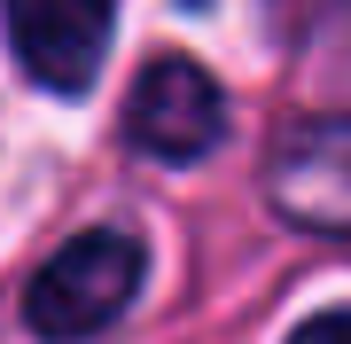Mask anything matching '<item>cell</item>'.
Segmentation results:
<instances>
[{
	"label": "cell",
	"instance_id": "obj_1",
	"mask_svg": "<svg viewBox=\"0 0 351 344\" xmlns=\"http://www.w3.org/2000/svg\"><path fill=\"white\" fill-rule=\"evenodd\" d=\"M133 290H141V242L117 235V227H94V235H71L63 251L32 274L24 321L47 344H78V336L110 329V321L133 306Z\"/></svg>",
	"mask_w": 351,
	"mask_h": 344
},
{
	"label": "cell",
	"instance_id": "obj_2",
	"mask_svg": "<svg viewBox=\"0 0 351 344\" xmlns=\"http://www.w3.org/2000/svg\"><path fill=\"white\" fill-rule=\"evenodd\" d=\"M125 133H133L141 157H156V165H195V157H211L219 133H226L219 78L203 63H188V55H156V63L133 78Z\"/></svg>",
	"mask_w": 351,
	"mask_h": 344
},
{
	"label": "cell",
	"instance_id": "obj_3",
	"mask_svg": "<svg viewBox=\"0 0 351 344\" xmlns=\"http://www.w3.org/2000/svg\"><path fill=\"white\" fill-rule=\"evenodd\" d=\"M265 196L289 227L351 235V117H304L265 157Z\"/></svg>",
	"mask_w": 351,
	"mask_h": 344
},
{
	"label": "cell",
	"instance_id": "obj_4",
	"mask_svg": "<svg viewBox=\"0 0 351 344\" xmlns=\"http://www.w3.org/2000/svg\"><path fill=\"white\" fill-rule=\"evenodd\" d=\"M8 47L47 94H86L110 55V0H8Z\"/></svg>",
	"mask_w": 351,
	"mask_h": 344
},
{
	"label": "cell",
	"instance_id": "obj_5",
	"mask_svg": "<svg viewBox=\"0 0 351 344\" xmlns=\"http://www.w3.org/2000/svg\"><path fill=\"white\" fill-rule=\"evenodd\" d=\"M289 344H351V306H336V313H313Z\"/></svg>",
	"mask_w": 351,
	"mask_h": 344
}]
</instances>
